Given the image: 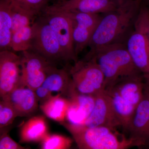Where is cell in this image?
<instances>
[{
	"label": "cell",
	"instance_id": "6da1fadb",
	"mask_svg": "<svg viewBox=\"0 0 149 149\" xmlns=\"http://www.w3.org/2000/svg\"><path fill=\"white\" fill-rule=\"evenodd\" d=\"M143 0H129L105 14L92 36L89 52L116 44H125L133 30Z\"/></svg>",
	"mask_w": 149,
	"mask_h": 149
},
{
	"label": "cell",
	"instance_id": "7a4b0ae2",
	"mask_svg": "<svg viewBox=\"0 0 149 149\" xmlns=\"http://www.w3.org/2000/svg\"><path fill=\"white\" fill-rule=\"evenodd\" d=\"M63 125L72 135L77 149H130L143 146L139 140L108 127L88 128L69 123Z\"/></svg>",
	"mask_w": 149,
	"mask_h": 149
},
{
	"label": "cell",
	"instance_id": "3957f363",
	"mask_svg": "<svg viewBox=\"0 0 149 149\" xmlns=\"http://www.w3.org/2000/svg\"><path fill=\"white\" fill-rule=\"evenodd\" d=\"M87 55L95 58L104 76L105 89L121 77L143 74L134 64L125 44L101 47L89 52Z\"/></svg>",
	"mask_w": 149,
	"mask_h": 149
},
{
	"label": "cell",
	"instance_id": "277c9868",
	"mask_svg": "<svg viewBox=\"0 0 149 149\" xmlns=\"http://www.w3.org/2000/svg\"><path fill=\"white\" fill-rule=\"evenodd\" d=\"M149 8L141 4L133 30L125 45L136 67L149 75Z\"/></svg>",
	"mask_w": 149,
	"mask_h": 149
},
{
	"label": "cell",
	"instance_id": "5b68a950",
	"mask_svg": "<svg viewBox=\"0 0 149 149\" xmlns=\"http://www.w3.org/2000/svg\"><path fill=\"white\" fill-rule=\"evenodd\" d=\"M70 73L78 93L95 96L105 89L104 76L94 56L86 55L83 59L77 61Z\"/></svg>",
	"mask_w": 149,
	"mask_h": 149
},
{
	"label": "cell",
	"instance_id": "8992f818",
	"mask_svg": "<svg viewBox=\"0 0 149 149\" xmlns=\"http://www.w3.org/2000/svg\"><path fill=\"white\" fill-rule=\"evenodd\" d=\"M33 36L31 49L49 61L63 60L56 36L44 16L32 24Z\"/></svg>",
	"mask_w": 149,
	"mask_h": 149
},
{
	"label": "cell",
	"instance_id": "52a82bcc",
	"mask_svg": "<svg viewBox=\"0 0 149 149\" xmlns=\"http://www.w3.org/2000/svg\"><path fill=\"white\" fill-rule=\"evenodd\" d=\"M22 52V83L35 91L42 85L54 65L51 62L33 51Z\"/></svg>",
	"mask_w": 149,
	"mask_h": 149
},
{
	"label": "cell",
	"instance_id": "ba28073f",
	"mask_svg": "<svg viewBox=\"0 0 149 149\" xmlns=\"http://www.w3.org/2000/svg\"><path fill=\"white\" fill-rule=\"evenodd\" d=\"M45 16L60 46L63 60L77 61L74 51L71 18L63 12H45Z\"/></svg>",
	"mask_w": 149,
	"mask_h": 149
},
{
	"label": "cell",
	"instance_id": "9c48e42d",
	"mask_svg": "<svg viewBox=\"0 0 149 149\" xmlns=\"http://www.w3.org/2000/svg\"><path fill=\"white\" fill-rule=\"evenodd\" d=\"M63 13H66L72 20L74 51L77 56L89 45L102 16L98 14Z\"/></svg>",
	"mask_w": 149,
	"mask_h": 149
},
{
	"label": "cell",
	"instance_id": "30bf717a",
	"mask_svg": "<svg viewBox=\"0 0 149 149\" xmlns=\"http://www.w3.org/2000/svg\"><path fill=\"white\" fill-rule=\"evenodd\" d=\"M21 57L10 50L0 52V95L5 97L22 85Z\"/></svg>",
	"mask_w": 149,
	"mask_h": 149
},
{
	"label": "cell",
	"instance_id": "8fae6325",
	"mask_svg": "<svg viewBox=\"0 0 149 149\" xmlns=\"http://www.w3.org/2000/svg\"><path fill=\"white\" fill-rule=\"evenodd\" d=\"M95 97L94 108L83 125L88 128L104 126L114 130L120 127L111 97L107 91L105 89Z\"/></svg>",
	"mask_w": 149,
	"mask_h": 149
},
{
	"label": "cell",
	"instance_id": "7c38bea8",
	"mask_svg": "<svg viewBox=\"0 0 149 149\" xmlns=\"http://www.w3.org/2000/svg\"><path fill=\"white\" fill-rule=\"evenodd\" d=\"M127 133L128 137L141 141L143 146L149 147V75H144L143 97Z\"/></svg>",
	"mask_w": 149,
	"mask_h": 149
},
{
	"label": "cell",
	"instance_id": "4fadbf2b",
	"mask_svg": "<svg viewBox=\"0 0 149 149\" xmlns=\"http://www.w3.org/2000/svg\"><path fill=\"white\" fill-rule=\"evenodd\" d=\"M118 6L111 0H65L46 7L45 12L100 14L108 13L115 10Z\"/></svg>",
	"mask_w": 149,
	"mask_h": 149
},
{
	"label": "cell",
	"instance_id": "5bb4252c",
	"mask_svg": "<svg viewBox=\"0 0 149 149\" xmlns=\"http://www.w3.org/2000/svg\"><path fill=\"white\" fill-rule=\"evenodd\" d=\"M68 96L69 97L70 104L67 120L69 123L73 125H84L94 108L95 96L78 93L74 89L72 83Z\"/></svg>",
	"mask_w": 149,
	"mask_h": 149
},
{
	"label": "cell",
	"instance_id": "9a60e30c",
	"mask_svg": "<svg viewBox=\"0 0 149 149\" xmlns=\"http://www.w3.org/2000/svg\"><path fill=\"white\" fill-rule=\"evenodd\" d=\"M72 84L70 72L54 66L42 85L35 91V94L38 101L42 103L53 96V93H63L68 95Z\"/></svg>",
	"mask_w": 149,
	"mask_h": 149
},
{
	"label": "cell",
	"instance_id": "2e32d148",
	"mask_svg": "<svg viewBox=\"0 0 149 149\" xmlns=\"http://www.w3.org/2000/svg\"><path fill=\"white\" fill-rule=\"evenodd\" d=\"M1 99L11 106L17 116L30 115L38 108V100L35 91L22 84Z\"/></svg>",
	"mask_w": 149,
	"mask_h": 149
},
{
	"label": "cell",
	"instance_id": "e0dca14e",
	"mask_svg": "<svg viewBox=\"0 0 149 149\" xmlns=\"http://www.w3.org/2000/svg\"><path fill=\"white\" fill-rule=\"evenodd\" d=\"M144 87L143 74L119 78L110 88L123 98L137 107L143 97Z\"/></svg>",
	"mask_w": 149,
	"mask_h": 149
},
{
	"label": "cell",
	"instance_id": "ac0fdd59",
	"mask_svg": "<svg viewBox=\"0 0 149 149\" xmlns=\"http://www.w3.org/2000/svg\"><path fill=\"white\" fill-rule=\"evenodd\" d=\"M49 134L45 117L35 116L26 121L21 127L19 133L20 141L22 143L42 141Z\"/></svg>",
	"mask_w": 149,
	"mask_h": 149
},
{
	"label": "cell",
	"instance_id": "d6986e66",
	"mask_svg": "<svg viewBox=\"0 0 149 149\" xmlns=\"http://www.w3.org/2000/svg\"><path fill=\"white\" fill-rule=\"evenodd\" d=\"M106 90L111 97L115 112L120 123V127L125 133H128L133 121L136 107L125 100L115 92L110 90Z\"/></svg>",
	"mask_w": 149,
	"mask_h": 149
},
{
	"label": "cell",
	"instance_id": "ffe728a7",
	"mask_svg": "<svg viewBox=\"0 0 149 149\" xmlns=\"http://www.w3.org/2000/svg\"><path fill=\"white\" fill-rule=\"evenodd\" d=\"M69 100L59 94L42 103L40 108L46 116L53 120L63 122L66 119Z\"/></svg>",
	"mask_w": 149,
	"mask_h": 149
},
{
	"label": "cell",
	"instance_id": "44dd1931",
	"mask_svg": "<svg viewBox=\"0 0 149 149\" xmlns=\"http://www.w3.org/2000/svg\"><path fill=\"white\" fill-rule=\"evenodd\" d=\"M12 18L10 0L0 1V49L10 50L12 36Z\"/></svg>",
	"mask_w": 149,
	"mask_h": 149
},
{
	"label": "cell",
	"instance_id": "7402d4cb",
	"mask_svg": "<svg viewBox=\"0 0 149 149\" xmlns=\"http://www.w3.org/2000/svg\"><path fill=\"white\" fill-rule=\"evenodd\" d=\"M33 36L32 24L18 29L12 34L11 49L15 52H24L31 49Z\"/></svg>",
	"mask_w": 149,
	"mask_h": 149
},
{
	"label": "cell",
	"instance_id": "603a6c76",
	"mask_svg": "<svg viewBox=\"0 0 149 149\" xmlns=\"http://www.w3.org/2000/svg\"><path fill=\"white\" fill-rule=\"evenodd\" d=\"M10 1L13 22V34L20 28L31 25L35 17L12 0Z\"/></svg>",
	"mask_w": 149,
	"mask_h": 149
},
{
	"label": "cell",
	"instance_id": "cb8c5ba5",
	"mask_svg": "<svg viewBox=\"0 0 149 149\" xmlns=\"http://www.w3.org/2000/svg\"><path fill=\"white\" fill-rule=\"evenodd\" d=\"M73 140L59 135H48L42 141V149H71Z\"/></svg>",
	"mask_w": 149,
	"mask_h": 149
},
{
	"label": "cell",
	"instance_id": "d4e9b609",
	"mask_svg": "<svg viewBox=\"0 0 149 149\" xmlns=\"http://www.w3.org/2000/svg\"><path fill=\"white\" fill-rule=\"evenodd\" d=\"M16 112L7 102L2 100L0 103V127L1 129L10 125L15 118Z\"/></svg>",
	"mask_w": 149,
	"mask_h": 149
},
{
	"label": "cell",
	"instance_id": "484cf974",
	"mask_svg": "<svg viewBox=\"0 0 149 149\" xmlns=\"http://www.w3.org/2000/svg\"><path fill=\"white\" fill-rule=\"evenodd\" d=\"M33 16L37 15L45 8L48 0H12Z\"/></svg>",
	"mask_w": 149,
	"mask_h": 149
},
{
	"label": "cell",
	"instance_id": "4316f807",
	"mask_svg": "<svg viewBox=\"0 0 149 149\" xmlns=\"http://www.w3.org/2000/svg\"><path fill=\"white\" fill-rule=\"evenodd\" d=\"M0 149H31L22 146L10 138L6 132H3L1 136Z\"/></svg>",
	"mask_w": 149,
	"mask_h": 149
},
{
	"label": "cell",
	"instance_id": "83f0119b",
	"mask_svg": "<svg viewBox=\"0 0 149 149\" xmlns=\"http://www.w3.org/2000/svg\"><path fill=\"white\" fill-rule=\"evenodd\" d=\"M113 1L117 4L118 6L121 5L129 0H111Z\"/></svg>",
	"mask_w": 149,
	"mask_h": 149
},
{
	"label": "cell",
	"instance_id": "f1b7e54d",
	"mask_svg": "<svg viewBox=\"0 0 149 149\" xmlns=\"http://www.w3.org/2000/svg\"><path fill=\"white\" fill-rule=\"evenodd\" d=\"M145 1H146V4H145V5L147 6L148 8H149V0H145Z\"/></svg>",
	"mask_w": 149,
	"mask_h": 149
},
{
	"label": "cell",
	"instance_id": "f546056e",
	"mask_svg": "<svg viewBox=\"0 0 149 149\" xmlns=\"http://www.w3.org/2000/svg\"><path fill=\"white\" fill-rule=\"evenodd\" d=\"M148 32H149V25Z\"/></svg>",
	"mask_w": 149,
	"mask_h": 149
},
{
	"label": "cell",
	"instance_id": "4dcf8cb0",
	"mask_svg": "<svg viewBox=\"0 0 149 149\" xmlns=\"http://www.w3.org/2000/svg\"><path fill=\"white\" fill-rule=\"evenodd\" d=\"M61 1H65V0H61Z\"/></svg>",
	"mask_w": 149,
	"mask_h": 149
}]
</instances>
